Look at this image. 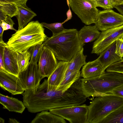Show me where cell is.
<instances>
[{
  "label": "cell",
  "instance_id": "cell-38",
  "mask_svg": "<svg viewBox=\"0 0 123 123\" xmlns=\"http://www.w3.org/2000/svg\"><path fill=\"white\" fill-rule=\"evenodd\" d=\"M8 122L11 123H19V122H18L16 119L14 118H9Z\"/></svg>",
  "mask_w": 123,
  "mask_h": 123
},
{
  "label": "cell",
  "instance_id": "cell-29",
  "mask_svg": "<svg viewBox=\"0 0 123 123\" xmlns=\"http://www.w3.org/2000/svg\"><path fill=\"white\" fill-rule=\"evenodd\" d=\"M116 53L118 56L123 57V39L118 38L116 41Z\"/></svg>",
  "mask_w": 123,
  "mask_h": 123
},
{
  "label": "cell",
  "instance_id": "cell-10",
  "mask_svg": "<svg viewBox=\"0 0 123 123\" xmlns=\"http://www.w3.org/2000/svg\"><path fill=\"white\" fill-rule=\"evenodd\" d=\"M18 77L25 91L36 88L42 79L37 63H30L25 70L20 72Z\"/></svg>",
  "mask_w": 123,
  "mask_h": 123
},
{
  "label": "cell",
  "instance_id": "cell-17",
  "mask_svg": "<svg viewBox=\"0 0 123 123\" xmlns=\"http://www.w3.org/2000/svg\"><path fill=\"white\" fill-rule=\"evenodd\" d=\"M101 33L95 25H85L78 31V34L80 43L84 45L97 39Z\"/></svg>",
  "mask_w": 123,
  "mask_h": 123
},
{
  "label": "cell",
  "instance_id": "cell-39",
  "mask_svg": "<svg viewBox=\"0 0 123 123\" xmlns=\"http://www.w3.org/2000/svg\"><path fill=\"white\" fill-rule=\"evenodd\" d=\"M5 122L4 120L1 117L0 118V123H4Z\"/></svg>",
  "mask_w": 123,
  "mask_h": 123
},
{
  "label": "cell",
  "instance_id": "cell-16",
  "mask_svg": "<svg viewBox=\"0 0 123 123\" xmlns=\"http://www.w3.org/2000/svg\"><path fill=\"white\" fill-rule=\"evenodd\" d=\"M0 103L3 108L10 111L22 113L26 108L23 102L18 99L0 94Z\"/></svg>",
  "mask_w": 123,
  "mask_h": 123
},
{
  "label": "cell",
  "instance_id": "cell-12",
  "mask_svg": "<svg viewBox=\"0 0 123 123\" xmlns=\"http://www.w3.org/2000/svg\"><path fill=\"white\" fill-rule=\"evenodd\" d=\"M18 54V52L11 50L7 44L5 48L3 56L5 70L18 77L20 72Z\"/></svg>",
  "mask_w": 123,
  "mask_h": 123
},
{
  "label": "cell",
  "instance_id": "cell-20",
  "mask_svg": "<svg viewBox=\"0 0 123 123\" xmlns=\"http://www.w3.org/2000/svg\"><path fill=\"white\" fill-rule=\"evenodd\" d=\"M83 51V47L68 62L67 70L80 71L82 67L86 63V60L87 56L84 55Z\"/></svg>",
  "mask_w": 123,
  "mask_h": 123
},
{
  "label": "cell",
  "instance_id": "cell-9",
  "mask_svg": "<svg viewBox=\"0 0 123 123\" xmlns=\"http://www.w3.org/2000/svg\"><path fill=\"white\" fill-rule=\"evenodd\" d=\"M53 52L44 46L38 61V70L42 79L48 78L56 68L58 61Z\"/></svg>",
  "mask_w": 123,
  "mask_h": 123
},
{
  "label": "cell",
  "instance_id": "cell-25",
  "mask_svg": "<svg viewBox=\"0 0 123 123\" xmlns=\"http://www.w3.org/2000/svg\"><path fill=\"white\" fill-rule=\"evenodd\" d=\"M44 45L39 43L31 47L28 50L31 55L30 64L37 63L38 62Z\"/></svg>",
  "mask_w": 123,
  "mask_h": 123
},
{
  "label": "cell",
  "instance_id": "cell-28",
  "mask_svg": "<svg viewBox=\"0 0 123 123\" xmlns=\"http://www.w3.org/2000/svg\"><path fill=\"white\" fill-rule=\"evenodd\" d=\"M94 1L96 7H101L105 10L112 9L114 7L110 0H94Z\"/></svg>",
  "mask_w": 123,
  "mask_h": 123
},
{
  "label": "cell",
  "instance_id": "cell-33",
  "mask_svg": "<svg viewBox=\"0 0 123 123\" xmlns=\"http://www.w3.org/2000/svg\"><path fill=\"white\" fill-rule=\"evenodd\" d=\"M2 21L6 22L13 26L15 24L13 21L10 16L0 12V21Z\"/></svg>",
  "mask_w": 123,
  "mask_h": 123
},
{
  "label": "cell",
  "instance_id": "cell-21",
  "mask_svg": "<svg viewBox=\"0 0 123 123\" xmlns=\"http://www.w3.org/2000/svg\"><path fill=\"white\" fill-rule=\"evenodd\" d=\"M101 123H123V105L107 116Z\"/></svg>",
  "mask_w": 123,
  "mask_h": 123
},
{
  "label": "cell",
  "instance_id": "cell-15",
  "mask_svg": "<svg viewBox=\"0 0 123 123\" xmlns=\"http://www.w3.org/2000/svg\"><path fill=\"white\" fill-rule=\"evenodd\" d=\"M105 70L97 59L86 62L82 67L81 76L84 78L96 77L105 72Z\"/></svg>",
  "mask_w": 123,
  "mask_h": 123
},
{
  "label": "cell",
  "instance_id": "cell-37",
  "mask_svg": "<svg viewBox=\"0 0 123 123\" xmlns=\"http://www.w3.org/2000/svg\"><path fill=\"white\" fill-rule=\"evenodd\" d=\"M4 32L1 26H0V43L4 42L2 39L3 35Z\"/></svg>",
  "mask_w": 123,
  "mask_h": 123
},
{
  "label": "cell",
  "instance_id": "cell-6",
  "mask_svg": "<svg viewBox=\"0 0 123 123\" xmlns=\"http://www.w3.org/2000/svg\"><path fill=\"white\" fill-rule=\"evenodd\" d=\"M49 112L70 123H86L88 107L86 104L50 109Z\"/></svg>",
  "mask_w": 123,
  "mask_h": 123
},
{
  "label": "cell",
  "instance_id": "cell-35",
  "mask_svg": "<svg viewBox=\"0 0 123 123\" xmlns=\"http://www.w3.org/2000/svg\"><path fill=\"white\" fill-rule=\"evenodd\" d=\"M113 7L123 4V0H110Z\"/></svg>",
  "mask_w": 123,
  "mask_h": 123
},
{
  "label": "cell",
  "instance_id": "cell-19",
  "mask_svg": "<svg viewBox=\"0 0 123 123\" xmlns=\"http://www.w3.org/2000/svg\"><path fill=\"white\" fill-rule=\"evenodd\" d=\"M31 123H66L62 117L50 112L43 111L37 113Z\"/></svg>",
  "mask_w": 123,
  "mask_h": 123
},
{
  "label": "cell",
  "instance_id": "cell-2",
  "mask_svg": "<svg viewBox=\"0 0 123 123\" xmlns=\"http://www.w3.org/2000/svg\"><path fill=\"white\" fill-rule=\"evenodd\" d=\"M48 38L41 23L37 20L33 21L23 28L18 30L6 43L11 50L21 52L36 44L42 43Z\"/></svg>",
  "mask_w": 123,
  "mask_h": 123
},
{
  "label": "cell",
  "instance_id": "cell-23",
  "mask_svg": "<svg viewBox=\"0 0 123 123\" xmlns=\"http://www.w3.org/2000/svg\"><path fill=\"white\" fill-rule=\"evenodd\" d=\"M0 12L10 16L11 18L16 16L17 8L16 4L0 2Z\"/></svg>",
  "mask_w": 123,
  "mask_h": 123
},
{
  "label": "cell",
  "instance_id": "cell-5",
  "mask_svg": "<svg viewBox=\"0 0 123 123\" xmlns=\"http://www.w3.org/2000/svg\"><path fill=\"white\" fill-rule=\"evenodd\" d=\"M73 11L86 25L95 23L97 21L99 11L94 0H68Z\"/></svg>",
  "mask_w": 123,
  "mask_h": 123
},
{
  "label": "cell",
  "instance_id": "cell-32",
  "mask_svg": "<svg viewBox=\"0 0 123 123\" xmlns=\"http://www.w3.org/2000/svg\"><path fill=\"white\" fill-rule=\"evenodd\" d=\"M108 94L114 95L123 98V85L115 89Z\"/></svg>",
  "mask_w": 123,
  "mask_h": 123
},
{
  "label": "cell",
  "instance_id": "cell-31",
  "mask_svg": "<svg viewBox=\"0 0 123 123\" xmlns=\"http://www.w3.org/2000/svg\"><path fill=\"white\" fill-rule=\"evenodd\" d=\"M28 0H0V2L12 3L18 5L25 6Z\"/></svg>",
  "mask_w": 123,
  "mask_h": 123
},
{
  "label": "cell",
  "instance_id": "cell-7",
  "mask_svg": "<svg viewBox=\"0 0 123 123\" xmlns=\"http://www.w3.org/2000/svg\"><path fill=\"white\" fill-rule=\"evenodd\" d=\"M118 38L123 39V25L101 32L94 42L91 53L99 55Z\"/></svg>",
  "mask_w": 123,
  "mask_h": 123
},
{
  "label": "cell",
  "instance_id": "cell-1",
  "mask_svg": "<svg viewBox=\"0 0 123 123\" xmlns=\"http://www.w3.org/2000/svg\"><path fill=\"white\" fill-rule=\"evenodd\" d=\"M78 31L75 29H66L48 37L42 44L53 52L58 60L68 62L84 45L79 40Z\"/></svg>",
  "mask_w": 123,
  "mask_h": 123
},
{
  "label": "cell",
  "instance_id": "cell-36",
  "mask_svg": "<svg viewBox=\"0 0 123 123\" xmlns=\"http://www.w3.org/2000/svg\"><path fill=\"white\" fill-rule=\"evenodd\" d=\"M121 14L123 15V4L115 6L114 7Z\"/></svg>",
  "mask_w": 123,
  "mask_h": 123
},
{
  "label": "cell",
  "instance_id": "cell-40",
  "mask_svg": "<svg viewBox=\"0 0 123 123\" xmlns=\"http://www.w3.org/2000/svg\"></svg>",
  "mask_w": 123,
  "mask_h": 123
},
{
  "label": "cell",
  "instance_id": "cell-3",
  "mask_svg": "<svg viewBox=\"0 0 123 123\" xmlns=\"http://www.w3.org/2000/svg\"><path fill=\"white\" fill-rule=\"evenodd\" d=\"M81 80L84 94L86 98H94L108 94L123 85V73L106 71L98 76Z\"/></svg>",
  "mask_w": 123,
  "mask_h": 123
},
{
  "label": "cell",
  "instance_id": "cell-24",
  "mask_svg": "<svg viewBox=\"0 0 123 123\" xmlns=\"http://www.w3.org/2000/svg\"><path fill=\"white\" fill-rule=\"evenodd\" d=\"M80 71L67 70L64 79L58 88L63 87L70 83L75 81L80 77Z\"/></svg>",
  "mask_w": 123,
  "mask_h": 123
},
{
  "label": "cell",
  "instance_id": "cell-13",
  "mask_svg": "<svg viewBox=\"0 0 123 123\" xmlns=\"http://www.w3.org/2000/svg\"><path fill=\"white\" fill-rule=\"evenodd\" d=\"M68 62L59 61L54 70L48 78V85L53 89H57L63 80L68 66Z\"/></svg>",
  "mask_w": 123,
  "mask_h": 123
},
{
  "label": "cell",
  "instance_id": "cell-8",
  "mask_svg": "<svg viewBox=\"0 0 123 123\" xmlns=\"http://www.w3.org/2000/svg\"><path fill=\"white\" fill-rule=\"evenodd\" d=\"M101 32L123 25V16L112 9L99 11L97 20L94 23Z\"/></svg>",
  "mask_w": 123,
  "mask_h": 123
},
{
  "label": "cell",
  "instance_id": "cell-14",
  "mask_svg": "<svg viewBox=\"0 0 123 123\" xmlns=\"http://www.w3.org/2000/svg\"><path fill=\"white\" fill-rule=\"evenodd\" d=\"M116 41L102 52L97 59L105 70L111 64L123 60L115 53Z\"/></svg>",
  "mask_w": 123,
  "mask_h": 123
},
{
  "label": "cell",
  "instance_id": "cell-26",
  "mask_svg": "<svg viewBox=\"0 0 123 123\" xmlns=\"http://www.w3.org/2000/svg\"><path fill=\"white\" fill-rule=\"evenodd\" d=\"M64 23L57 22L48 24L42 22L41 23L43 27H46L51 31L52 32V35L54 36L60 33L66 29L63 27V24Z\"/></svg>",
  "mask_w": 123,
  "mask_h": 123
},
{
  "label": "cell",
  "instance_id": "cell-18",
  "mask_svg": "<svg viewBox=\"0 0 123 123\" xmlns=\"http://www.w3.org/2000/svg\"><path fill=\"white\" fill-rule=\"evenodd\" d=\"M16 5L17 13L16 17L18 22V30H20L26 26L37 15L27 5L22 6Z\"/></svg>",
  "mask_w": 123,
  "mask_h": 123
},
{
  "label": "cell",
  "instance_id": "cell-27",
  "mask_svg": "<svg viewBox=\"0 0 123 123\" xmlns=\"http://www.w3.org/2000/svg\"><path fill=\"white\" fill-rule=\"evenodd\" d=\"M107 71H114L123 73V60L114 63L106 69Z\"/></svg>",
  "mask_w": 123,
  "mask_h": 123
},
{
  "label": "cell",
  "instance_id": "cell-34",
  "mask_svg": "<svg viewBox=\"0 0 123 123\" xmlns=\"http://www.w3.org/2000/svg\"><path fill=\"white\" fill-rule=\"evenodd\" d=\"M0 25L2 28L4 32L5 31L9 29L14 30L16 32L17 31L14 28L13 26L4 21H0Z\"/></svg>",
  "mask_w": 123,
  "mask_h": 123
},
{
  "label": "cell",
  "instance_id": "cell-30",
  "mask_svg": "<svg viewBox=\"0 0 123 123\" xmlns=\"http://www.w3.org/2000/svg\"><path fill=\"white\" fill-rule=\"evenodd\" d=\"M6 45V43L4 42L0 43V69L4 70L3 56L5 48Z\"/></svg>",
  "mask_w": 123,
  "mask_h": 123
},
{
  "label": "cell",
  "instance_id": "cell-4",
  "mask_svg": "<svg viewBox=\"0 0 123 123\" xmlns=\"http://www.w3.org/2000/svg\"><path fill=\"white\" fill-rule=\"evenodd\" d=\"M123 105V98L110 94L96 97L88 106L86 123H101L107 116Z\"/></svg>",
  "mask_w": 123,
  "mask_h": 123
},
{
  "label": "cell",
  "instance_id": "cell-22",
  "mask_svg": "<svg viewBox=\"0 0 123 123\" xmlns=\"http://www.w3.org/2000/svg\"><path fill=\"white\" fill-rule=\"evenodd\" d=\"M18 53V62L20 72H22L25 70L29 65L31 55L28 50Z\"/></svg>",
  "mask_w": 123,
  "mask_h": 123
},
{
  "label": "cell",
  "instance_id": "cell-11",
  "mask_svg": "<svg viewBox=\"0 0 123 123\" xmlns=\"http://www.w3.org/2000/svg\"><path fill=\"white\" fill-rule=\"evenodd\" d=\"M0 86L5 90L13 95L21 94L24 90L18 77L0 69Z\"/></svg>",
  "mask_w": 123,
  "mask_h": 123
}]
</instances>
